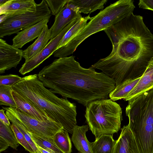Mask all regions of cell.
Listing matches in <instances>:
<instances>
[{"mask_svg":"<svg viewBox=\"0 0 153 153\" xmlns=\"http://www.w3.org/2000/svg\"><path fill=\"white\" fill-rule=\"evenodd\" d=\"M104 31L112 51L90 68L101 70L115 80L116 86L141 77L153 57V35L142 16L132 13Z\"/></svg>","mask_w":153,"mask_h":153,"instance_id":"obj_1","label":"cell"},{"mask_svg":"<svg viewBox=\"0 0 153 153\" xmlns=\"http://www.w3.org/2000/svg\"><path fill=\"white\" fill-rule=\"evenodd\" d=\"M75 57L55 59L39 72V79L54 93L85 106L93 100L107 99L116 87L115 80L94 68L82 67Z\"/></svg>","mask_w":153,"mask_h":153,"instance_id":"obj_2","label":"cell"},{"mask_svg":"<svg viewBox=\"0 0 153 153\" xmlns=\"http://www.w3.org/2000/svg\"><path fill=\"white\" fill-rule=\"evenodd\" d=\"M17 92L52 120L61 124L64 129L72 134L76 125V106L67 98H60L44 86L38 74L30 75L12 86Z\"/></svg>","mask_w":153,"mask_h":153,"instance_id":"obj_3","label":"cell"},{"mask_svg":"<svg viewBox=\"0 0 153 153\" xmlns=\"http://www.w3.org/2000/svg\"><path fill=\"white\" fill-rule=\"evenodd\" d=\"M132 0H119L111 4L95 16L91 17L85 27L66 45L53 53L56 57L72 54L78 46L91 35L104 30L133 13L135 6Z\"/></svg>","mask_w":153,"mask_h":153,"instance_id":"obj_4","label":"cell"},{"mask_svg":"<svg viewBox=\"0 0 153 153\" xmlns=\"http://www.w3.org/2000/svg\"><path fill=\"white\" fill-rule=\"evenodd\" d=\"M126 112L139 149L153 151V89L128 101Z\"/></svg>","mask_w":153,"mask_h":153,"instance_id":"obj_5","label":"cell"},{"mask_svg":"<svg viewBox=\"0 0 153 153\" xmlns=\"http://www.w3.org/2000/svg\"><path fill=\"white\" fill-rule=\"evenodd\" d=\"M86 122L95 139L102 135H112L120 129L122 120L120 106L111 99L98 100L86 106Z\"/></svg>","mask_w":153,"mask_h":153,"instance_id":"obj_6","label":"cell"},{"mask_svg":"<svg viewBox=\"0 0 153 153\" xmlns=\"http://www.w3.org/2000/svg\"><path fill=\"white\" fill-rule=\"evenodd\" d=\"M34 12L13 15H6L5 19L0 23V38L17 33L41 21L50 18L51 14L45 0L37 4Z\"/></svg>","mask_w":153,"mask_h":153,"instance_id":"obj_7","label":"cell"},{"mask_svg":"<svg viewBox=\"0 0 153 153\" xmlns=\"http://www.w3.org/2000/svg\"><path fill=\"white\" fill-rule=\"evenodd\" d=\"M2 108L19 120L29 132L53 143V138L55 134L64 129L60 123L53 121H40L20 112L16 108L9 107Z\"/></svg>","mask_w":153,"mask_h":153,"instance_id":"obj_8","label":"cell"},{"mask_svg":"<svg viewBox=\"0 0 153 153\" xmlns=\"http://www.w3.org/2000/svg\"><path fill=\"white\" fill-rule=\"evenodd\" d=\"M82 17H77L67 25L56 36L50 40L46 47L40 52L22 65L19 72L24 75L38 67L45 60L48 58L57 50L64 36L68 30Z\"/></svg>","mask_w":153,"mask_h":153,"instance_id":"obj_9","label":"cell"},{"mask_svg":"<svg viewBox=\"0 0 153 153\" xmlns=\"http://www.w3.org/2000/svg\"><path fill=\"white\" fill-rule=\"evenodd\" d=\"M23 57V51L0 39V74L16 68Z\"/></svg>","mask_w":153,"mask_h":153,"instance_id":"obj_10","label":"cell"},{"mask_svg":"<svg viewBox=\"0 0 153 153\" xmlns=\"http://www.w3.org/2000/svg\"><path fill=\"white\" fill-rule=\"evenodd\" d=\"M82 16L79 8L70 3L68 0L67 4L55 16L54 23L50 28L51 39L58 35L75 19Z\"/></svg>","mask_w":153,"mask_h":153,"instance_id":"obj_11","label":"cell"},{"mask_svg":"<svg viewBox=\"0 0 153 153\" xmlns=\"http://www.w3.org/2000/svg\"><path fill=\"white\" fill-rule=\"evenodd\" d=\"M112 153H139L134 134L128 125L124 126Z\"/></svg>","mask_w":153,"mask_h":153,"instance_id":"obj_12","label":"cell"},{"mask_svg":"<svg viewBox=\"0 0 153 153\" xmlns=\"http://www.w3.org/2000/svg\"><path fill=\"white\" fill-rule=\"evenodd\" d=\"M50 19H45L18 32L12 39V45L17 48H21L26 43L38 37L48 25Z\"/></svg>","mask_w":153,"mask_h":153,"instance_id":"obj_13","label":"cell"},{"mask_svg":"<svg viewBox=\"0 0 153 153\" xmlns=\"http://www.w3.org/2000/svg\"><path fill=\"white\" fill-rule=\"evenodd\" d=\"M37 4L33 0H8L0 6V15H13L36 11Z\"/></svg>","mask_w":153,"mask_h":153,"instance_id":"obj_14","label":"cell"},{"mask_svg":"<svg viewBox=\"0 0 153 153\" xmlns=\"http://www.w3.org/2000/svg\"><path fill=\"white\" fill-rule=\"evenodd\" d=\"M12 93L16 104V108L19 111L41 121H53L44 112L17 92L13 90Z\"/></svg>","mask_w":153,"mask_h":153,"instance_id":"obj_15","label":"cell"},{"mask_svg":"<svg viewBox=\"0 0 153 153\" xmlns=\"http://www.w3.org/2000/svg\"><path fill=\"white\" fill-rule=\"evenodd\" d=\"M153 89V57L149 62L143 75L132 90L124 99L132 100L142 93Z\"/></svg>","mask_w":153,"mask_h":153,"instance_id":"obj_16","label":"cell"},{"mask_svg":"<svg viewBox=\"0 0 153 153\" xmlns=\"http://www.w3.org/2000/svg\"><path fill=\"white\" fill-rule=\"evenodd\" d=\"M89 128L88 125H76L73 130L72 141L80 153H94L92 149V142L88 141L86 136Z\"/></svg>","mask_w":153,"mask_h":153,"instance_id":"obj_17","label":"cell"},{"mask_svg":"<svg viewBox=\"0 0 153 153\" xmlns=\"http://www.w3.org/2000/svg\"><path fill=\"white\" fill-rule=\"evenodd\" d=\"M51 31L48 25L44 28L39 36L35 41L27 48L23 51V57L25 62L35 56L47 46L49 40L51 39Z\"/></svg>","mask_w":153,"mask_h":153,"instance_id":"obj_18","label":"cell"},{"mask_svg":"<svg viewBox=\"0 0 153 153\" xmlns=\"http://www.w3.org/2000/svg\"><path fill=\"white\" fill-rule=\"evenodd\" d=\"M108 0H69L71 4L79 8L81 13L88 14L97 10L103 9Z\"/></svg>","mask_w":153,"mask_h":153,"instance_id":"obj_19","label":"cell"},{"mask_svg":"<svg viewBox=\"0 0 153 153\" xmlns=\"http://www.w3.org/2000/svg\"><path fill=\"white\" fill-rule=\"evenodd\" d=\"M113 135H102L92 142V149L94 153H112L116 140Z\"/></svg>","mask_w":153,"mask_h":153,"instance_id":"obj_20","label":"cell"},{"mask_svg":"<svg viewBox=\"0 0 153 153\" xmlns=\"http://www.w3.org/2000/svg\"><path fill=\"white\" fill-rule=\"evenodd\" d=\"M140 77L126 80L116 86L109 94L110 99L114 101L122 99H125L137 83Z\"/></svg>","mask_w":153,"mask_h":153,"instance_id":"obj_21","label":"cell"},{"mask_svg":"<svg viewBox=\"0 0 153 153\" xmlns=\"http://www.w3.org/2000/svg\"><path fill=\"white\" fill-rule=\"evenodd\" d=\"M90 15L82 17L74 24L66 33L58 47L57 49L65 46L86 25L87 22L91 18Z\"/></svg>","mask_w":153,"mask_h":153,"instance_id":"obj_22","label":"cell"},{"mask_svg":"<svg viewBox=\"0 0 153 153\" xmlns=\"http://www.w3.org/2000/svg\"><path fill=\"white\" fill-rule=\"evenodd\" d=\"M54 143L64 153H71L72 145L68 132L64 129L54 135L53 138Z\"/></svg>","mask_w":153,"mask_h":153,"instance_id":"obj_23","label":"cell"},{"mask_svg":"<svg viewBox=\"0 0 153 153\" xmlns=\"http://www.w3.org/2000/svg\"><path fill=\"white\" fill-rule=\"evenodd\" d=\"M10 126L6 125L0 120V137L3 138L11 148L17 150L19 144Z\"/></svg>","mask_w":153,"mask_h":153,"instance_id":"obj_24","label":"cell"},{"mask_svg":"<svg viewBox=\"0 0 153 153\" xmlns=\"http://www.w3.org/2000/svg\"><path fill=\"white\" fill-rule=\"evenodd\" d=\"M30 137L35 143L51 153H64L59 149L54 143L44 138L29 132Z\"/></svg>","mask_w":153,"mask_h":153,"instance_id":"obj_25","label":"cell"},{"mask_svg":"<svg viewBox=\"0 0 153 153\" xmlns=\"http://www.w3.org/2000/svg\"><path fill=\"white\" fill-rule=\"evenodd\" d=\"M12 87L0 85V105L16 107V104L12 94Z\"/></svg>","mask_w":153,"mask_h":153,"instance_id":"obj_26","label":"cell"},{"mask_svg":"<svg viewBox=\"0 0 153 153\" xmlns=\"http://www.w3.org/2000/svg\"><path fill=\"white\" fill-rule=\"evenodd\" d=\"M5 114L10 122L14 124L24 135L34 150L35 153H39V151L35 143L31 138L30 134L21 122L8 112L5 111Z\"/></svg>","mask_w":153,"mask_h":153,"instance_id":"obj_27","label":"cell"},{"mask_svg":"<svg viewBox=\"0 0 153 153\" xmlns=\"http://www.w3.org/2000/svg\"><path fill=\"white\" fill-rule=\"evenodd\" d=\"M11 128L14 133L17 140L19 143L22 146L25 150L30 153H35L33 148L27 141L24 135L16 126L12 123L10 126Z\"/></svg>","mask_w":153,"mask_h":153,"instance_id":"obj_28","label":"cell"},{"mask_svg":"<svg viewBox=\"0 0 153 153\" xmlns=\"http://www.w3.org/2000/svg\"><path fill=\"white\" fill-rule=\"evenodd\" d=\"M51 15L56 16L67 3L68 0H45Z\"/></svg>","mask_w":153,"mask_h":153,"instance_id":"obj_29","label":"cell"},{"mask_svg":"<svg viewBox=\"0 0 153 153\" xmlns=\"http://www.w3.org/2000/svg\"><path fill=\"white\" fill-rule=\"evenodd\" d=\"M18 75L10 74L0 76V85L12 87L22 79Z\"/></svg>","mask_w":153,"mask_h":153,"instance_id":"obj_30","label":"cell"},{"mask_svg":"<svg viewBox=\"0 0 153 153\" xmlns=\"http://www.w3.org/2000/svg\"><path fill=\"white\" fill-rule=\"evenodd\" d=\"M138 5L140 8L153 11V0H140Z\"/></svg>","mask_w":153,"mask_h":153,"instance_id":"obj_31","label":"cell"},{"mask_svg":"<svg viewBox=\"0 0 153 153\" xmlns=\"http://www.w3.org/2000/svg\"><path fill=\"white\" fill-rule=\"evenodd\" d=\"M5 110L3 109L0 110V120L2 121L5 124L8 126H10V120L4 113Z\"/></svg>","mask_w":153,"mask_h":153,"instance_id":"obj_32","label":"cell"},{"mask_svg":"<svg viewBox=\"0 0 153 153\" xmlns=\"http://www.w3.org/2000/svg\"><path fill=\"white\" fill-rule=\"evenodd\" d=\"M9 146L8 144L2 138L0 137V152H1L7 149Z\"/></svg>","mask_w":153,"mask_h":153,"instance_id":"obj_33","label":"cell"},{"mask_svg":"<svg viewBox=\"0 0 153 153\" xmlns=\"http://www.w3.org/2000/svg\"><path fill=\"white\" fill-rule=\"evenodd\" d=\"M35 145L39 151V153H51L49 152L40 147L39 146L36 144H35Z\"/></svg>","mask_w":153,"mask_h":153,"instance_id":"obj_34","label":"cell"},{"mask_svg":"<svg viewBox=\"0 0 153 153\" xmlns=\"http://www.w3.org/2000/svg\"><path fill=\"white\" fill-rule=\"evenodd\" d=\"M8 0H0V6L3 5L7 2Z\"/></svg>","mask_w":153,"mask_h":153,"instance_id":"obj_35","label":"cell"},{"mask_svg":"<svg viewBox=\"0 0 153 153\" xmlns=\"http://www.w3.org/2000/svg\"><path fill=\"white\" fill-rule=\"evenodd\" d=\"M79 153V152H78V153Z\"/></svg>","mask_w":153,"mask_h":153,"instance_id":"obj_36","label":"cell"},{"mask_svg":"<svg viewBox=\"0 0 153 153\" xmlns=\"http://www.w3.org/2000/svg\"></svg>","mask_w":153,"mask_h":153,"instance_id":"obj_37","label":"cell"}]
</instances>
